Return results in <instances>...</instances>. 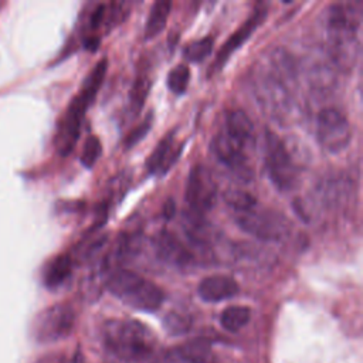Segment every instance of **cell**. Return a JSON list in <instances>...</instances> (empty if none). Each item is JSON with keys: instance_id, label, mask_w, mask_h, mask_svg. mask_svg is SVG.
<instances>
[{"instance_id": "cell-1", "label": "cell", "mask_w": 363, "mask_h": 363, "mask_svg": "<svg viewBox=\"0 0 363 363\" xmlns=\"http://www.w3.org/2000/svg\"><path fill=\"white\" fill-rule=\"evenodd\" d=\"M104 342L119 359L139 363L155 353L156 339L149 328L133 319H112L104 326Z\"/></svg>"}, {"instance_id": "cell-2", "label": "cell", "mask_w": 363, "mask_h": 363, "mask_svg": "<svg viewBox=\"0 0 363 363\" xmlns=\"http://www.w3.org/2000/svg\"><path fill=\"white\" fill-rule=\"evenodd\" d=\"M106 68H108V60L106 58L99 60L92 68V71L84 79V84L79 92L72 98L71 104L68 105L65 115L60 122L58 132L55 136V146L60 155L65 156L71 153V150L77 145L79 130H81V122L85 116L86 109L95 99L99 86L104 82Z\"/></svg>"}, {"instance_id": "cell-3", "label": "cell", "mask_w": 363, "mask_h": 363, "mask_svg": "<svg viewBox=\"0 0 363 363\" xmlns=\"http://www.w3.org/2000/svg\"><path fill=\"white\" fill-rule=\"evenodd\" d=\"M105 285L123 303L143 312H155L164 299V294L157 285L130 269H115L106 278Z\"/></svg>"}, {"instance_id": "cell-4", "label": "cell", "mask_w": 363, "mask_h": 363, "mask_svg": "<svg viewBox=\"0 0 363 363\" xmlns=\"http://www.w3.org/2000/svg\"><path fill=\"white\" fill-rule=\"evenodd\" d=\"M264 162L271 182L281 191L291 190L296 182V167L282 139L272 130H265Z\"/></svg>"}, {"instance_id": "cell-5", "label": "cell", "mask_w": 363, "mask_h": 363, "mask_svg": "<svg viewBox=\"0 0 363 363\" xmlns=\"http://www.w3.org/2000/svg\"><path fill=\"white\" fill-rule=\"evenodd\" d=\"M75 325V311L68 303H55L43 309L34 319L31 335L37 343H54L68 337Z\"/></svg>"}, {"instance_id": "cell-6", "label": "cell", "mask_w": 363, "mask_h": 363, "mask_svg": "<svg viewBox=\"0 0 363 363\" xmlns=\"http://www.w3.org/2000/svg\"><path fill=\"white\" fill-rule=\"evenodd\" d=\"M238 227L250 235L264 241L284 240L291 231L289 220L269 208H251L245 213L237 214Z\"/></svg>"}, {"instance_id": "cell-7", "label": "cell", "mask_w": 363, "mask_h": 363, "mask_svg": "<svg viewBox=\"0 0 363 363\" xmlns=\"http://www.w3.org/2000/svg\"><path fill=\"white\" fill-rule=\"evenodd\" d=\"M316 136L323 149L337 153L350 143L352 128L347 118L339 109L328 106L318 113Z\"/></svg>"}, {"instance_id": "cell-8", "label": "cell", "mask_w": 363, "mask_h": 363, "mask_svg": "<svg viewBox=\"0 0 363 363\" xmlns=\"http://www.w3.org/2000/svg\"><path fill=\"white\" fill-rule=\"evenodd\" d=\"M289 82L271 68L261 71L255 81V94L262 106L277 118H282L291 109Z\"/></svg>"}, {"instance_id": "cell-9", "label": "cell", "mask_w": 363, "mask_h": 363, "mask_svg": "<svg viewBox=\"0 0 363 363\" xmlns=\"http://www.w3.org/2000/svg\"><path fill=\"white\" fill-rule=\"evenodd\" d=\"M217 184L211 172L204 164H196L191 167L187 184H186V200L190 210L203 214L216 204Z\"/></svg>"}, {"instance_id": "cell-10", "label": "cell", "mask_w": 363, "mask_h": 363, "mask_svg": "<svg viewBox=\"0 0 363 363\" xmlns=\"http://www.w3.org/2000/svg\"><path fill=\"white\" fill-rule=\"evenodd\" d=\"M211 150L217 159L228 167V170L240 180L248 182L252 177V170L245 155V149L231 140L223 130H220L211 142Z\"/></svg>"}, {"instance_id": "cell-11", "label": "cell", "mask_w": 363, "mask_h": 363, "mask_svg": "<svg viewBox=\"0 0 363 363\" xmlns=\"http://www.w3.org/2000/svg\"><path fill=\"white\" fill-rule=\"evenodd\" d=\"M265 9L258 7L254 10V13L230 35V38L221 45L218 50L214 62L211 64V72H217L218 69L223 68V65L227 62V60L231 57V54L238 50L257 30V27L264 21L265 18Z\"/></svg>"}, {"instance_id": "cell-12", "label": "cell", "mask_w": 363, "mask_h": 363, "mask_svg": "<svg viewBox=\"0 0 363 363\" xmlns=\"http://www.w3.org/2000/svg\"><path fill=\"white\" fill-rule=\"evenodd\" d=\"M152 241L155 252L162 261L179 268H184L193 262V254L172 231L160 230Z\"/></svg>"}, {"instance_id": "cell-13", "label": "cell", "mask_w": 363, "mask_h": 363, "mask_svg": "<svg viewBox=\"0 0 363 363\" xmlns=\"http://www.w3.org/2000/svg\"><path fill=\"white\" fill-rule=\"evenodd\" d=\"M180 145L176 143L174 132H169L163 139L156 145L153 152L146 159V169L149 173L163 174L166 173L177 160L180 155Z\"/></svg>"}, {"instance_id": "cell-14", "label": "cell", "mask_w": 363, "mask_h": 363, "mask_svg": "<svg viewBox=\"0 0 363 363\" xmlns=\"http://www.w3.org/2000/svg\"><path fill=\"white\" fill-rule=\"evenodd\" d=\"M221 130L244 149L251 146L255 140V129L252 121L242 109L228 111L225 115V125Z\"/></svg>"}, {"instance_id": "cell-15", "label": "cell", "mask_w": 363, "mask_h": 363, "mask_svg": "<svg viewBox=\"0 0 363 363\" xmlns=\"http://www.w3.org/2000/svg\"><path fill=\"white\" fill-rule=\"evenodd\" d=\"M238 284L228 275H210L201 279L197 292L206 302H220L233 298L238 292Z\"/></svg>"}, {"instance_id": "cell-16", "label": "cell", "mask_w": 363, "mask_h": 363, "mask_svg": "<svg viewBox=\"0 0 363 363\" xmlns=\"http://www.w3.org/2000/svg\"><path fill=\"white\" fill-rule=\"evenodd\" d=\"M182 224L186 235L189 237V241L193 245L203 248L211 242V237H213L211 225L203 218L200 213H196L193 210L184 211Z\"/></svg>"}, {"instance_id": "cell-17", "label": "cell", "mask_w": 363, "mask_h": 363, "mask_svg": "<svg viewBox=\"0 0 363 363\" xmlns=\"http://www.w3.org/2000/svg\"><path fill=\"white\" fill-rule=\"evenodd\" d=\"M72 258L68 254H60L54 257L44 268L43 282L47 288L55 289L64 285L72 274Z\"/></svg>"}, {"instance_id": "cell-18", "label": "cell", "mask_w": 363, "mask_h": 363, "mask_svg": "<svg viewBox=\"0 0 363 363\" xmlns=\"http://www.w3.org/2000/svg\"><path fill=\"white\" fill-rule=\"evenodd\" d=\"M182 363H216V354L206 339H193L176 349Z\"/></svg>"}, {"instance_id": "cell-19", "label": "cell", "mask_w": 363, "mask_h": 363, "mask_svg": "<svg viewBox=\"0 0 363 363\" xmlns=\"http://www.w3.org/2000/svg\"><path fill=\"white\" fill-rule=\"evenodd\" d=\"M170 10H172V3L169 0H157L153 3L145 26L146 38H153L164 28Z\"/></svg>"}, {"instance_id": "cell-20", "label": "cell", "mask_w": 363, "mask_h": 363, "mask_svg": "<svg viewBox=\"0 0 363 363\" xmlns=\"http://www.w3.org/2000/svg\"><path fill=\"white\" fill-rule=\"evenodd\" d=\"M250 316V308L242 305H231L221 312L220 323L228 332H238L248 323Z\"/></svg>"}, {"instance_id": "cell-21", "label": "cell", "mask_w": 363, "mask_h": 363, "mask_svg": "<svg viewBox=\"0 0 363 363\" xmlns=\"http://www.w3.org/2000/svg\"><path fill=\"white\" fill-rule=\"evenodd\" d=\"M347 187L340 177H328L318 187L319 197L328 204H337L345 196Z\"/></svg>"}, {"instance_id": "cell-22", "label": "cell", "mask_w": 363, "mask_h": 363, "mask_svg": "<svg viewBox=\"0 0 363 363\" xmlns=\"http://www.w3.org/2000/svg\"><path fill=\"white\" fill-rule=\"evenodd\" d=\"M224 200L237 214L245 213V211L257 207L255 197L251 193L240 190V189L227 190L224 193Z\"/></svg>"}, {"instance_id": "cell-23", "label": "cell", "mask_w": 363, "mask_h": 363, "mask_svg": "<svg viewBox=\"0 0 363 363\" xmlns=\"http://www.w3.org/2000/svg\"><path fill=\"white\" fill-rule=\"evenodd\" d=\"M162 325H163V329L170 336H180V335H184V333H187L190 330V328H191V318L189 315H186V313L172 311V312H167L163 316Z\"/></svg>"}, {"instance_id": "cell-24", "label": "cell", "mask_w": 363, "mask_h": 363, "mask_svg": "<svg viewBox=\"0 0 363 363\" xmlns=\"http://www.w3.org/2000/svg\"><path fill=\"white\" fill-rule=\"evenodd\" d=\"M213 45H214L213 37H204V38L191 41L184 47V51H183L184 58L191 62H200L211 54Z\"/></svg>"}, {"instance_id": "cell-25", "label": "cell", "mask_w": 363, "mask_h": 363, "mask_svg": "<svg viewBox=\"0 0 363 363\" xmlns=\"http://www.w3.org/2000/svg\"><path fill=\"white\" fill-rule=\"evenodd\" d=\"M190 81V69L184 64L176 65L169 74H167V86L172 92L180 95L187 89Z\"/></svg>"}, {"instance_id": "cell-26", "label": "cell", "mask_w": 363, "mask_h": 363, "mask_svg": "<svg viewBox=\"0 0 363 363\" xmlns=\"http://www.w3.org/2000/svg\"><path fill=\"white\" fill-rule=\"evenodd\" d=\"M149 88H150V79L146 75H139L130 89V109L133 113H138L143 104L145 99L149 94Z\"/></svg>"}, {"instance_id": "cell-27", "label": "cell", "mask_w": 363, "mask_h": 363, "mask_svg": "<svg viewBox=\"0 0 363 363\" xmlns=\"http://www.w3.org/2000/svg\"><path fill=\"white\" fill-rule=\"evenodd\" d=\"M101 153H102V145H101L99 138L95 135H89L85 139L84 146H82V152H81V157H79L81 163L89 169L96 163Z\"/></svg>"}, {"instance_id": "cell-28", "label": "cell", "mask_w": 363, "mask_h": 363, "mask_svg": "<svg viewBox=\"0 0 363 363\" xmlns=\"http://www.w3.org/2000/svg\"><path fill=\"white\" fill-rule=\"evenodd\" d=\"M152 123H153V115L149 113V115H146V118L140 123H138L135 128H132L128 132V135L123 139V146L126 149H130L135 145H138L146 136V133L150 130Z\"/></svg>"}, {"instance_id": "cell-29", "label": "cell", "mask_w": 363, "mask_h": 363, "mask_svg": "<svg viewBox=\"0 0 363 363\" xmlns=\"http://www.w3.org/2000/svg\"><path fill=\"white\" fill-rule=\"evenodd\" d=\"M33 363H68L64 353L60 352H48L45 354H41L37 357Z\"/></svg>"}, {"instance_id": "cell-30", "label": "cell", "mask_w": 363, "mask_h": 363, "mask_svg": "<svg viewBox=\"0 0 363 363\" xmlns=\"http://www.w3.org/2000/svg\"><path fill=\"white\" fill-rule=\"evenodd\" d=\"M153 363H182V360H180L177 352L173 350V352H169V353H164V354H160V356L155 357Z\"/></svg>"}, {"instance_id": "cell-31", "label": "cell", "mask_w": 363, "mask_h": 363, "mask_svg": "<svg viewBox=\"0 0 363 363\" xmlns=\"http://www.w3.org/2000/svg\"><path fill=\"white\" fill-rule=\"evenodd\" d=\"M174 213H176V204H174V201H173L172 199L166 200V203H164V206H163V216H164L166 218H172V217L174 216Z\"/></svg>"}, {"instance_id": "cell-32", "label": "cell", "mask_w": 363, "mask_h": 363, "mask_svg": "<svg viewBox=\"0 0 363 363\" xmlns=\"http://www.w3.org/2000/svg\"><path fill=\"white\" fill-rule=\"evenodd\" d=\"M69 363H84V356H82L79 349L75 352V354L72 356V360Z\"/></svg>"}]
</instances>
